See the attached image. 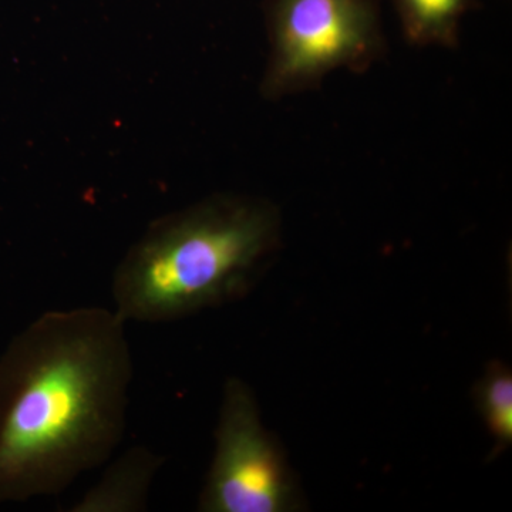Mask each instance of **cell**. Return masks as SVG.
<instances>
[{
    "instance_id": "1",
    "label": "cell",
    "mask_w": 512,
    "mask_h": 512,
    "mask_svg": "<svg viewBox=\"0 0 512 512\" xmlns=\"http://www.w3.org/2000/svg\"><path fill=\"white\" fill-rule=\"evenodd\" d=\"M100 306L47 311L0 356V504L62 494L123 441L133 356Z\"/></svg>"
},
{
    "instance_id": "2",
    "label": "cell",
    "mask_w": 512,
    "mask_h": 512,
    "mask_svg": "<svg viewBox=\"0 0 512 512\" xmlns=\"http://www.w3.org/2000/svg\"><path fill=\"white\" fill-rule=\"evenodd\" d=\"M281 245V215L264 198L215 194L148 225L117 265L124 322L165 323L238 301Z\"/></svg>"
},
{
    "instance_id": "3",
    "label": "cell",
    "mask_w": 512,
    "mask_h": 512,
    "mask_svg": "<svg viewBox=\"0 0 512 512\" xmlns=\"http://www.w3.org/2000/svg\"><path fill=\"white\" fill-rule=\"evenodd\" d=\"M261 93L279 100L338 70H365L382 52L373 0H268Z\"/></svg>"
},
{
    "instance_id": "4",
    "label": "cell",
    "mask_w": 512,
    "mask_h": 512,
    "mask_svg": "<svg viewBox=\"0 0 512 512\" xmlns=\"http://www.w3.org/2000/svg\"><path fill=\"white\" fill-rule=\"evenodd\" d=\"M301 493L278 439L262 424L255 394L231 377L222 392L215 453L198 501L204 512H289Z\"/></svg>"
},
{
    "instance_id": "5",
    "label": "cell",
    "mask_w": 512,
    "mask_h": 512,
    "mask_svg": "<svg viewBox=\"0 0 512 512\" xmlns=\"http://www.w3.org/2000/svg\"><path fill=\"white\" fill-rule=\"evenodd\" d=\"M164 457L146 446H134L111 463L103 476L70 508L72 512L146 511L150 488Z\"/></svg>"
},
{
    "instance_id": "6",
    "label": "cell",
    "mask_w": 512,
    "mask_h": 512,
    "mask_svg": "<svg viewBox=\"0 0 512 512\" xmlns=\"http://www.w3.org/2000/svg\"><path fill=\"white\" fill-rule=\"evenodd\" d=\"M404 36L417 46H453L468 0H394Z\"/></svg>"
},
{
    "instance_id": "7",
    "label": "cell",
    "mask_w": 512,
    "mask_h": 512,
    "mask_svg": "<svg viewBox=\"0 0 512 512\" xmlns=\"http://www.w3.org/2000/svg\"><path fill=\"white\" fill-rule=\"evenodd\" d=\"M476 400L485 426L497 444V450L512 441V375L503 363L494 362L477 384Z\"/></svg>"
}]
</instances>
